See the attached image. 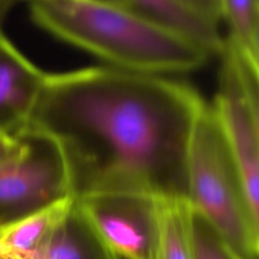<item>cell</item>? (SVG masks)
<instances>
[{"instance_id":"6da1fadb","label":"cell","mask_w":259,"mask_h":259,"mask_svg":"<svg viewBox=\"0 0 259 259\" xmlns=\"http://www.w3.org/2000/svg\"><path fill=\"white\" fill-rule=\"evenodd\" d=\"M204 103L175 76L99 65L46 73L28 124L63 147L75 197L135 191L187 198L186 146Z\"/></svg>"},{"instance_id":"7a4b0ae2","label":"cell","mask_w":259,"mask_h":259,"mask_svg":"<svg viewBox=\"0 0 259 259\" xmlns=\"http://www.w3.org/2000/svg\"><path fill=\"white\" fill-rule=\"evenodd\" d=\"M31 20L105 66L177 76L212 57L191 39L105 0H25Z\"/></svg>"},{"instance_id":"3957f363","label":"cell","mask_w":259,"mask_h":259,"mask_svg":"<svg viewBox=\"0 0 259 259\" xmlns=\"http://www.w3.org/2000/svg\"><path fill=\"white\" fill-rule=\"evenodd\" d=\"M184 173L190 204L244 259H258L259 219L250 208L234 156L206 101L188 138Z\"/></svg>"},{"instance_id":"277c9868","label":"cell","mask_w":259,"mask_h":259,"mask_svg":"<svg viewBox=\"0 0 259 259\" xmlns=\"http://www.w3.org/2000/svg\"><path fill=\"white\" fill-rule=\"evenodd\" d=\"M211 103L236 161L253 214L259 219V65L225 37Z\"/></svg>"},{"instance_id":"5b68a950","label":"cell","mask_w":259,"mask_h":259,"mask_svg":"<svg viewBox=\"0 0 259 259\" xmlns=\"http://www.w3.org/2000/svg\"><path fill=\"white\" fill-rule=\"evenodd\" d=\"M15 139V147L0 158V206L14 208L21 215L75 197L68 158L53 136L28 124Z\"/></svg>"},{"instance_id":"8992f818","label":"cell","mask_w":259,"mask_h":259,"mask_svg":"<svg viewBox=\"0 0 259 259\" xmlns=\"http://www.w3.org/2000/svg\"><path fill=\"white\" fill-rule=\"evenodd\" d=\"M162 197L135 191H90L76 204L104 243L123 259H155Z\"/></svg>"},{"instance_id":"52a82bcc","label":"cell","mask_w":259,"mask_h":259,"mask_svg":"<svg viewBox=\"0 0 259 259\" xmlns=\"http://www.w3.org/2000/svg\"><path fill=\"white\" fill-rule=\"evenodd\" d=\"M45 75L0 29V136L13 138L28 125Z\"/></svg>"},{"instance_id":"ba28073f","label":"cell","mask_w":259,"mask_h":259,"mask_svg":"<svg viewBox=\"0 0 259 259\" xmlns=\"http://www.w3.org/2000/svg\"><path fill=\"white\" fill-rule=\"evenodd\" d=\"M119 5L158 25L181 34L220 56L225 46L220 23L206 17L184 0H105Z\"/></svg>"},{"instance_id":"9c48e42d","label":"cell","mask_w":259,"mask_h":259,"mask_svg":"<svg viewBox=\"0 0 259 259\" xmlns=\"http://www.w3.org/2000/svg\"><path fill=\"white\" fill-rule=\"evenodd\" d=\"M8 259H120L74 201L69 212L34 250Z\"/></svg>"},{"instance_id":"30bf717a","label":"cell","mask_w":259,"mask_h":259,"mask_svg":"<svg viewBox=\"0 0 259 259\" xmlns=\"http://www.w3.org/2000/svg\"><path fill=\"white\" fill-rule=\"evenodd\" d=\"M66 197L0 223V259L25 254L37 248L62 222L74 204Z\"/></svg>"},{"instance_id":"8fae6325","label":"cell","mask_w":259,"mask_h":259,"mask_svg":"<svg viewBox=\"0 0 259 259\" xmlns=\"http://www.w3.org/2000/svg\"><path fill=\"white\" fill-rule=\"evenodd\" d=\"M189 217L187 198H160V232L155 259H192Z\"/></svg>"},{"instance_id":"7c38bea8","label":"cell","mask_w":259,"mask_h":259,"mask_svg":"<svg viewBox=\"0 0 259 259\" xmlns=\"http://www.w3.org/2000/svg\"><path fill=\"white\" fill-rule=\"evenodd\" d=\"M227 38L251 62L259 65V0H219Z\"/></svg>"},{"instance_id":"4fadbf2b","label":"cell","mask_w":259,"mask_h":259,"mask_svg":"<svg viewBox=\"0 0 259 259\" xmlns=\"http://www.w3.org/2000/svg\"><path fill=\"white\" fill-rule=\"evenodd\" d=\"M189 229L192 259H244L191 204Z\"/></svg>"},{"instance_id":"5bb4252c","label":"cell","mask_w":259,"mask_h":259,"mask_svg":"<svg viewBox=\"0 0 259 259\" xmlns=\"http://www.w3.org/2000/svg\"><path fill=\"white\" fill-rule=\"evenodd\" d=\"M194 9L215 22H221V11L219 0H184Z\"/></svg>"},{"instance_id":"9a60e30c","label":"cell","mask_w":259,"mask_h":259,"mask_svg":"<svg viewBox=\"0 0 259 259\" xmlns=\"http://www.w3.org/2000/svg\"><path fill=\"white\" fill-rule=\"evenodd\" d=\"M21 0H0V29L9 12Z\"/></svg>"},{"instance_id":"2e32d148","label":"cell","mask_w":259,"mask_h":259,"mask_svg":"<svg viewBox=\"0 0 259 259\" xmlns=\"http://www.w3.org/2000/svg\"><path fill=\"white\" fill-rule=\"evenodd\" d=\"M15 146V139L0 136V158L8 154Z\"/></svg>"},{"instance_id":"e0dca14e","label":"cell","mask_w":259,"mask_h":259,"mask_svg":"<svg viewBox=\"0 0 259 259\" xmlns=\"http://www.w3.org/2000/svg\"><path fill=\"white\" fill-rule=\"evenodd\" d=\"M1 222H2V221H1V219H0V223H1Z\"/></svg>"}]
</instances>
